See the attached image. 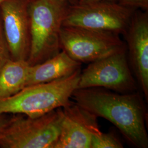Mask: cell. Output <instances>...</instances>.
<instances>
[{"label":"cell","mask_w":148,"mask_h":148,"mask_svg":"<svg viewBox=\"0 0 148 148\" xmlns=\"http://www.w3.org/2000/svg\"><path fill=\"white\" fill-rule=\"evenodd\" d=\"M71 98L96 116L110 122L133 147L148 148V111L139 92L121 93L87 88L75 90Z\"/></svg>","instance_id":"6da1fadb"},{"label":"cell","mask_w":148,"mask_h":148,"mask_svg":"<svg viewBox=\"0 0 148 148\" xmlns=\"http://www.w3.org/2000/svg\"><path fill=\"white\" fill-rule=\"evenodd\" d=\"M81 71L63 79L27 86L16 95L0 100V114L36 117L63 107L71 101L77 88Z\"/></svg>","instance_id":"7a4b0ae2"},{"label":"cell","mask_w":148,"mask_h":148,"mask_svg":"<svg viewBox=\"0 0 148 148\" xmlns=\"http://www.w3.org/2000/svg\"><path fill=\"white\" fill-rule=\"evenodd\" d=\"M70 5L63 0H30V66L52 58L62 49L60 32Z\"/></svg>","instance_id":"3957f363"},{"label":"cell","mask_w":148,"mask_h":148,"mask_svg":"<svg viewBox=\"0 0 148 148\" xmlns=\"http://www.w3.org/2000/svg\"><path fill=\"white\" fill-rule=\"evenodd\" d=\"M62 120V108L36 117H12L0 132V147L54 148Z\"/></svg>","instance_id":"277c9868"},{"label":"cell","mask_w":148,"mask_h":148,"mask_svg":"<svg viewBox=\"0 0 148 148\" xmlns=\"http://www.w3.org/2000/svg\"><path fill=\"white\" fill-rule=\"evenodd\" d=\"M136 10L117 1L101 0L69 5L63 26L124 35Z\"/></svg>","instance_id":"5b68a950"},{"label":"cell","mask_w":148,"mask_h":148,"mask_svg":"<svg viewBox=\"0 0 148 148\" xmlns=\"http://www.w3.org/2000/svg\"><path fill=\"white\" fill-rule=\"evenodd\" d=\"M61 49L81 63L101 59L126 49L119 35L79 27L62 26Z\"/></svg>","instance_id":"8992f818"},{"label":"cell","mask_w":148,"mask_h":148,"mask_svg":"<svg viewBox=\"0 0 148 148\" xmlns=\"http://www.w3.org/2000/svg\"><path fill=\"white\" fill-rule=\"evenodd\" d=\"M126 51L127 48L90 63L81 71L77 89L103 88L121 93L136 91L137 83Z\"/></svg>","instance_id":"52a82bcc"},{"label":"cell","mask_w":148,"mask_h":148,"mask_svg":"<svg viewBox=\"0 0 148 148\" xmlns=\"http://www.w3.org/2000/svg\"><path fill=\"white\" fill-rule=\"evenodd\" d=\"M30 0H5L0 5L5 40L13 60L27 61L30 50Z\"/></svg>","instance_id":"ba28073f"},{"label":"cell","mask_w":148,"mask_h":148,"mask_svg":"<svg viewBox=\"0 0 148 148\" xmlns=\"http://www.w3.org/2000/svg\"><path fill=\"white\" fill-rule=\"evenodd\" d=\"M62 110L60 132L54 148H90L92 136L101 132L98 117L72 101Z\"/></svg>","instance_id":"9c48e42d"},{"label":"cell","mask_w":148,"mask_h":148,"mask_svg":"<svg viewBox=\"0 0 148 148\" xmlns=\"http://www.w3.org/2000/svg\"><path fill=\"white\" fill-rule=\"evenodd\" d=\"M127 43L130 65L147 102L148 101V14L134 11L123 35Z\"/></svg>","instance_id":"30bf717a"},{"label":"cell","mask_w":148,"mask_h":148,"mask_svg":"<svg viewBox=\"0 0 148 148\" xmlns=\"http://www.w3.org/2000/svg\"><path fill=\"white\" fill-rule=\"evenodd\" d=\"M81 64L61 50L42 63L30 66L25 87L68 77L81 69Z\"/></svg>","instance_id":"8fae6325"},{"label":"cell","mask_w":148,"mask_h":148,"mask_svg":"<svg viewBox=\"0 0 148 148\" xmlns=\"http://www.w3.org/2000/svg\"><path fill=\"white\" fill-rule=\"evenodd\" d=\"M30 65L26 60L10 59L0 73V100L16 95L25 87Z\"/></svg>","instance_id":"7c38bea8"},{"label":"cell","mask_w":148,"mask_h":148,"mask_svg":"<svg viewBox=\"0 0 148 148\" xmlns=\"http://www.w3.org/2000/svg\"><path fill=\"white\" fill-rule=\"evenodd\" d=\"M123 145L112 132L98 133L92 136L90 148H122Z\"/></svg>","instance_id":"4fadbf2b"},{"label":"cell","mask_w":148,"mask_h":148,"mask_svg":"<svg viewBox=\"0 0 148 148\" xmlns=\"http://www.w3.org/2000/svg\"><path fill=\"white\" fill-rule=\"evenodd\" d=\"M10 59H12L11 53L4 35L0 16V73Z\"/></svg>","instance_id":"5bb4252c"},{"label":"cell","mask_w":148,"mask_h":148,"mask_svg":"<svg viewBox=\"0 0 148 148\" xmlns=\"http://www.w3.org/2000/svg\"><path fill=\"white\" fill-rule=\"evenodd\" d=\"M117 2L123 6L136 10L141 8L145 11H148V0H117Z\"/></svg>","instance_id":"9a60e30c"},{"label":"cell","mask_w":148,"mask_h":148,"mask_svg":"<svg viewBox=\"0 0 148 148\" xmlns=\"http://www.w3.org/2000/svg\"><path fill=\"white\" fill-rule=\"evenodd\" d=\"M10 118L7 117L5 114H0V132L7 125Z\"/></svg>","instance_id":"2e32d148"},{"label":"cell","mask_w":148,"mask_h":148,"mask_svg":"<svg viewBox=\"0 0 148 148\" xmlns=\"http://www.w3.org/2000/svg\"><path fill=\"white\" fill-rule=\"evenodd\" d=\"M65 2H66V3H68L70 5H75L76 4L79 2V0H63Z\"/></svg>","instance_id":"e0dca14e"},{"label":"cell","mask_w":148,"mask_h":148,"mask_svg":"<svg viewBox=\"0 0 148 148\" xmlns=\"http://www.w3.org/2000/svg\"><path fill=\"white\" fill-rule=\"evenodd\" d=\"M101 0H79L78 3H84V2H92V1H97ZM106 1H117V0H106Z\"/></svg>","instance_id":"ac0fdd59"},{"label":"cell","mask_w":148,"mask_h":148,"mask_svg":"<svg viewBox=\"0 0 148 148\" xmlns=\"http://www.w3.org/2000/svg\"><path fill=\"white\" fill-rule=\"evenodd\" d=\"M4 1H5V0H0V5H1Z\"/></svg>","instance_id":"d6986e66"}]
</instances>
